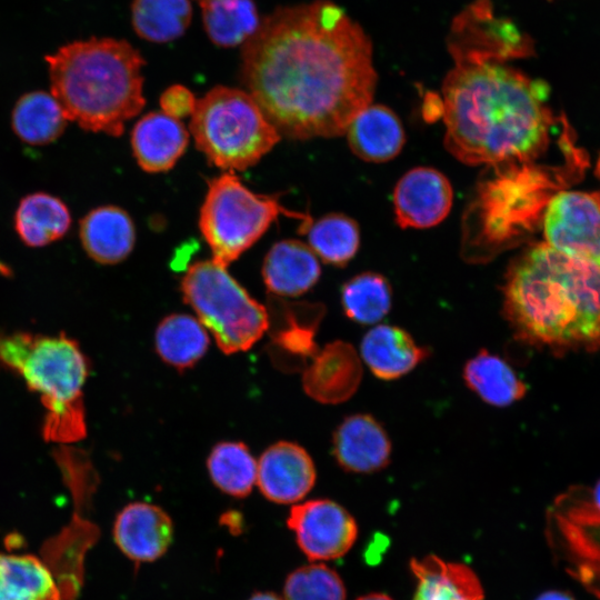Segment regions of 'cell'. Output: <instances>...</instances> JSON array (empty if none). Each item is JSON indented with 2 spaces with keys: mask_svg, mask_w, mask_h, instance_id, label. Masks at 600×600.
Instances as JSON below:
<instances>
[{
  "mask_svg": "<svg viewBox=\"0 0 600 600\" xmlns=\"http://www.w3.org/2000/svg\"><path fill=\"white\" fill-rule=\"evenodd\" d=\"M241 80L281 136H342L378 76L360 24L328 0L280 7L243 44Z\"/></svg>",
  "mask_w": 600,
  "mask_h": 600,
  "instance_id": "6da1fadb",
  "label": "cell"
},
{
  "mask_svg": "<svg viewBox=\"0 0 600 600\" xmlns=\"http://www.w3.org/2000/svg\"><path fill=\"white\" fill-rule=\"evenodd\" d=\"M453 66L442 84L444 147L469 166L527 162L546 147L549 87L507 64L532 54V40L508 19L466 10L452 24Z\"/></svg>",
  "mask_w": 600,
  "mask_h": 600,
  "instance_id": "7a4b0ae2",
  "label": "cell"
},
{
  "mask_svg": "<svg viewBox=\"0 0 600 600\" xmlns=\"http://www.w3.org/2000/svg\"><path fill=\"white\" fill-rule=\"evenodd\" d=\"M502 291L517 339L560 352L600 349V266L534 244L510 263Z\"/></svg>",
  "mask_w": 600,
  "mask_h": 600,
  "instance_id": "3957f363",
  "label": "cell"
},
{
  "mask_svg": "<svg viewBox=\"0 0 600 600\" xmlns=\"http://www.w3.org/2000/svg\"><path fill=\"white\" fill-rule=\"evenodd\" d=\"M46 60L51 94L84 130L119 137L146 104L144 60L126 40L76 41Z\"/></svg>",
  "mask_w": 600,
  "mask_h": 600,
  "instance_id": "277c9868",
  "label": "cell"
},
{
  "mask_svg": "<svg viewBox=\"0 0 600 600\" xmlns=\"http://www.w3.org/2000/svg\"><path fill=\"white\" fill-rule=\"evenodd\" d=\"M0 363L40 396L46 441L73 444L86 437L82 389L89 366L77 341L64 333L0 331Z\"/></svg>",
  "mask_w": 600,
  "mask_h": 600,
  "instance_id": "5b68a950",
  "label": "cell"
},
{
  "mask_svg": "<svg viewBox=\"0 0 600 600\" xmlns=\"http://www.w3.org/2000/svg\"><path fill=\"white\" fill-rule=\"evenodd\" d=\"M490 168L464 216L463 253L471 261L489 260L531 230L551 189L547 174L526 162Z\"/></svg>",
  "mask_w": 600,
  "mask_h": 600,
  "instance_id": "8992f818",
  "label": "cell"
},
{
  "mask_svg": "<svg viewBox=\"0 0 600 600\" xmlns=\"http://www.w3.org/2000/svg\"><path fill=\"white\" fill-rule=\"evenodd\" d=\"M190 132L208 161L227 172L254 166L281 139L247 91L223 86L197 99Z\"/></svg>",
  "mask_w": 600,
  "mask_h": 600,
  "instance_id": "52a82bcc",
  "label": "cell"
},
{
  "mask_svg": "<svg viewBox=\"0 0 600 600\" xmlns=\"http://www.w3.org/2000/svg\"><path fill=\"white\" fill-rule=\"evenodd\" d=\"M280 214L301 220V230L310 223L309 217L282 206L278 196L254 193L231 171L209 180L199 228L212 261L227 269Z\"/></svg>",
  "mask_w": 600,
  "mask_h": 600,
  "instance_id": "ba28073f",
  "label": "cell"
},
{
  "mask_svg": "<svg viewBox=\"0 0 600 600\" xmlns=\"http://www.w3.org/2000/svg\"><path fill=\"white\" fill-rule=\"evenodd\" d=\"M180 289L183 301L227 354L250 349L268 331L267 308L212 260L191 264Z\"/></svg>",
  "mask_w": 600,
  "mask_h": 600,
  "instance_id": "9c48e42d",
  "label": "cell"
},
{
  "mask_svg": "<svg viewBox=\"0 0 600 600\" xmlns=\"http://www.w3.org/2000/svg\"><path fill=\"white\" fill-rule=\"evenodd\" d=\"M544 534L554 564L600 600V480L559 494L547 511Z\"/></svg>",
  "mask_w": 600,
  "mask_h": 600,
  "instance_id": "30bf717a",
  "label": "cell"
},
{
  "mask_svg": "<svg viewBox=\"0 0 600 600\" xmlns=\"http://www.w3.org/2000/svg\"><path fill=\"white\" fill-rule=\"evenodd\" d=\"M546 243L572 258L600 266V199L581 191H560L547 203Z\"/></svg>",
  "mask_w": 600,
  "mask_h": 600,
  "instance_id": "8fae6325",
  "label": "cell"
},
{
  "mask_svg": "<svg viewBox=\"0 0 600 600\" xmlns=\"http://www.w3.org/2000/svg\"><path fill=\"white\" fill-rule=\"evenodd\" d=\"M300 550L312 561L344 556L358 536L354 518L339 503L312 499L294 504L287 519Z\"/></svg>",
  "mask_w": 600,
  "mask_h": 600,
  "instance_id": "7c38bea8",
  "label": "cell"
},
{
  "mask_svg": "<svg viewBox=\"0 0 600 600\" xmlns=\"http://www.w3.org/2000/svg\"><path fill=\"white\" fill-rule=\"evenodd\" d=\"M269 354L277 367L297 370L319 351L314 341L317 328L324 313L323 306L308 302H287L278 297L270 300Z\"/></svg>",
  "mask_w": 600,
  "mask_h": 600,
  "instance_id": "4fadbf2b",
  "label": "cell"
},
{
  "mask_svg": "<svg viewBox=\"0 0 600 600\" xmlns=\"http://www.w3.org/2000/svg\"><path fill=\"white\" fill-rule=\"evenodd\" d=\"M392 200L399 227L427 229L447 218L453 202V190L449 179L439 170L416 167L399 179Z\"/></svg>",
  "mask_w": 600,
  "mask_h": 600,
  "instance_id": "5bb4252c",
  "label": "cell"
},
{
  "mask_svg": "<svg viewBox=\"0 0 600 600\" xmlns=\"http://www.w3.org/2000/svg\"><path fill=\"white\" fill-rule=\"evenodd\" d=\"M316 468L309 453L299 444L279 441L261 454L257 483L270 501L281 504L303 499L316 482Z\"/></svg>",
  "mask_w": 600,
  "mask_h": 600,
  "instance_id": "9a60e30c",
  "label": "cell"
},
{
  "mask_svg": "<svg viewBox=\"0 0 600 600\" xmlns=\"http://www.w3.org/2000/svg\"><path fill=\"white\" fill-rule=\"evenodd\" d=\"M113 540L121 552L136 563L152 562L162 557L173 539V523L160 507L136 501L117 514Z\"/></svg>",
  "mask_w": 600,
  "mask_h": 600,
  "instance_id": "2e32d148",
  "label": "cell"
},
{
  "mask_svg": "<svg viewBox=\"0 0 600 600\" xmlns=\"http://www.w3.org/2000/svg\"><path fill=\"white\" fill-rule=\"evenodd\" d=\"M362 379V366L354 348L344 341L327 343L303 369L306 393L323 404H338L350 399Z\"/></svg>",
  "mask_w": 600,
  "mask_h": 600,
  "instance_id": "e0dca14e",
  "label": "cell"
},
{
  "mask_svg": "<svg viewBox=\"0 0 600 600\" xmlns=\"http://www.w3.org/2000/svg\"><path fill=\"white\" fill-rule=\"evenodd\" d=\"M332 447L338 464L353 473L382 470L389 464L392 451L384 428L366 413L344 418L333 433Z\"/></svg>",
  "mask_w": 600,
  "mask_h": 600,
  "instance_id": "ac0fdd59",
  "label": "cell"
},
{
  "mask_svg": "<svg viewBox=\"0 0 600 600\" xmlns=\"http://www.w3.org/2000/svg\"><path fill=\"white\" fill-rule=\"evenodd\" d=\"M130 141L134 159L143 171L166 172L184 153L189 132L180 120L163 112H150L136 123Z\"/></svg>",
  "mask_w": 600,
  "mask_h": 600,
  "instance_id": "d6986e66",
  "label": "cell"
},
{
  "mask_svg": "<svg viewBox=\"0 0 600 600\" xmlns=\"http://www.w3.org/2000/svg\"><path fill=\"white\" fill-rule=\"evenodd\" d=\"M321 267L316 253L306 243L281 240L264 257L262 278L276 297H298L309 291L319 280Z\"/></svg>",
  "mask_w": 600,
  "mask_h": 600,
  "instance_id": "ffe728a7",
  "label": "cell"
},
{
  "mask_svg": "<svg viewBox=\"0 0 600 600\" xmlns=\"http://www.w3.org/2000/svg\"><path fill=\"white\" fill-rule=\"evenodd\" d=\"M344 134L356 157L374 163L396 158L406 141L400 119L383 104L370 103L362 109L351 120Z\"/></svg>",
  "mask_w": 600,
  "mask_h": 600,
  "instance_id": "44dd1931",
  "label": "cell"
},
{
  "mask_svg": "<svg viewBox=\"0 0 600 600\" xmlns=\"http://www.w3.org/2000/svg\"><path fill=\"white\" fill-rule=\"evenodd\" d=\"M81 244L98 263L123 261L136 243V228L129 213L116 206H102L88 212L80 222Z\"/></svg>",
  "mask_w": 600,
  "mask_h": 600,
  "instance_id": "7402d4cb",
  "label": "cell"
},
{
  "mask_svg": "<svg viewBox=\"0 0 600 600\" xmlns=\"http://www.w3.org/2000/svg\"><path fill=\"white\" fill-rule=\"evenodd\" d=\"M360 352L370 371L379 379L394 380L409 373L429 354L402 328L379 324L361 340Z\"/></svg>",
  "mask_w": 600,
  "mask_h": 600,
  "instance_id": "603a6c76",
  "label": "cell"
},
{
  "mask_svg": "<svg viewBox=\"0 0 600 600\" xmlns=\"http://www.w3.org/2000/svg\"><path fill=\"white\" fill-rule=\"evenodd\" d=\"M417 580L413 600H483L480 580L463 563L448 562L437 556L411 559Z\"/></svg>",
  "mask_w": 600,
  "mask_h": 600,
  "instance_id": "cb8c5ba5",
  "label": "cell"
},
{
  "mask_svg": "<svg viewBox=\"0 0 600 600\" xmlns=\"http://www.w3.org/2000/svg\"><path fill=\"white\" fill-rule=\"evenodd\" d=\"M0 600H64L53 570L33 554L0 552Z\"/></svg>",
  "mask_w": 600,
  "mask_h": 600,
  "instance_id": "d4e9b609",
  "label": "cell"
},
{
  "mask_svg": "<svg viewBox=\"0 0 600 600\" xmlns=\"http://www.w3.org/2000/svg\"><path fill=\"white\" fill-rule=\"evenodd\" d=\"M71 223L68 207L59 198L44 192L26 196L14 214L19 238L30 247H43L62 238Z\"/></svg>",
  "mask_w": 600,
  "mask_h": 600,
  "instance_id": "484cf974",
  "label": "cell"
},
{
  "mask_svg": "<svg viewBox=\"0 0 600 600\" xmlns=\"http://www.w3.org/2000/svg\"><path fill=\"white\" fill-rule=\"evenodd\" d=\"M463 380L486 403L507 407L526 394L527 387L499 356L480 350L466 363Z\"/></svg>",
  "mask_w": 600,
  "mask_h": 600,
  "instance_id": "4316f807",
  "label": "cell"
},
{
  "mask_svg": "<svg viewBox=\"0 0 600 600\" xmlns=\"http://www.w3.org/2000/svg\"><path fill=\"white\" fill-rule=\"evenodd\" d=\"M209 343L204 327L189 314L167 316L156 329L154 346L158 354L179 371L192 368L204 356Z\"/></svg>",
  "mask_w": 600,
  "mask_h": 600,
  "instance_id": "83f0119b",
  "label": "cell"
},
{
  "mask_svg": "<svg viewBox=\"0 0 600 600\" xmlns=\"http://www.w3.org/2000/svg\"><path fill=\"white\" fill-rule=\"evenodd\" d=\"M68 118L51 92L33 91L16 103L11 124L26 143L43 146L58 139L66 129Z\"/></svg>",
  "mask_w": 600,
  "mask_h": 600,
  "instance_id": "f1b7e54d",
  "label": "cell"
},
{
  "mask_svg": "<svg viewBox=\"0 0 600 600\" xmlns=\"http://www.w3.org/2000/svg\"><path fill=\"white\" fill-rule=\"evenodd\" d=\"M200 7L204 30L218 47L244 44L261 23L252 0H206Z\"/></svg>",
  "mask_w": 600,
  "mask_h": 600,
  "instance_id": "f546056e",
  "label": "cell"
},
{
  "mask_svg": "<svg viewBox=\"0 0 600 600\" xmlns=\"http://www.w3.org/2000/svg\"><path fill=\"white\" fill-rule=\"evenodd\" d=\"M192 19L190 0H133L131 22L136 33L150 42L180 38Z\"/></svg>",
  "mask_w": 600,
  "mask_h": 600,
  "instance_id": "4dcf8cb0",
  "label": "cell"
},
{
  "mask_svg": "<svg viewBox=\"0 0 600 600\" xmlns=\"http://www.w3.org/2000/svg\"><path fill=\"white\" fill-rule=\"evenodd\" d=\"M207 468L213 484L231 497H247L257 482L258 463L242 442L217 443L208 456Z\"/></svg>",
  "mask_w": 600,
  "mask_h": 600,
  "instance_id": "1f68e13d",
  "label": "cell"
},
{
  "mask_svg": "<svg viewBox=\"0 0 600 600\" xmlns=\"http://www.w3.org/2000/svg\"><path fill=\"white\" fill-rule=\"evenodd\" d=\"M307 232L309 247L324 262L341 267L357 253L360 246L358 223L342 213H329L310 223Z\"/></svg>",
  "mask_w": 600,
  "mask_h": 600,
  "instance_id": "d6a6232c",
  "label": "cell"
},
{
  "mask_svg": "<svg viewBox=\"0 0 600 600\" xmlns=\"http://www.w3.org/2000/svg\"><path fill=\"white\" fill-rule=\"evenodd\" d=\"M344 314L359 324H374L390 310L392 289L388 279L372 271L359 273L341 288Z\"/></svg>",
  "mask_w": 600,
  "mask_h": 600,
  "instance_id": "836d02e7",
  "label": "cell"
},
{
  "mask_svg": "<svg viewBox=\"0 0 600 600\" xmlns=\"http://www.w3.org/2000/svg\"><path fill=\"white\" fill-rule=\"evenodd\" d=\"M340 576L323 563H310L293 570L283 586V600H346Z\"/></svg>",
  "mask_w": 600,
  "mask_h": 600,
  "instance_id": "e575fe53",
  "label": "cell"
},
{
  "mask_svg": "<svg viewBox=\"0 0 600 600\" xmlns=\"http://www.w3.org/2000/svg\"><path fill=\"white\" fill-rule=\"evenodd\" d=\"M197 99L194 94L182 84L168 87L160 96L161 111L177 120L192 116Z\"/></svg>",
  "mask_w": 600,
  "mask_h": 600,
  "instance_id": "d590c367",
  "label": "cell"
},
{
  "mask_svg": "<svg viewBox=\"0 0 600 600\" xmlns=\"http://www.w3.org/2000/svg\"><path fill=\"white\" fill-rule=\"evenodd\" d=\"M536 600H574L569 593L563 591H547L541 593Z\"/></svg>",
  "mask_w": 600,
  "mask_h": 600,
  "instance_id": "8d00e7d4",
  "label": "cell"
},
{
  "mask_svg": "<svg viewBox=\"0 0 600 600\" xmlns=\"http://www.w3.org/2000/svg\"><path fill=\"white\" fill-rule=\"evenodd\" d=\"M248 600H283L273 592H256Z\"/></svg>",
  "mask_w": 600,
  "mask_h": 600,
  "instance_id": "74e56055",
  "label": "cell"
},
{
  "mask_svg": "<svg viewBox=\"0 0 600 600\" xmlns=\"http://www.w3.org/2000/svg\"><path fill=\"white\" fill-rule=\"evenodd\" d=\"M357 600H392L389 596L383 593H369L358 598Z\"/></svg>",
  "mask_w": 600,
  "mask_h": 600,
  "instance_id": "f35d334b",
  "label": "cell"
},
{
  "mask_svg": "<svg viewBox=\"0 0 600 600\" xmlns=\"http://www.w3.org/2000/svg\"><path fill=\"white\" fill-rule=\"evenodd\" d=\"M11 273L10 269L0 261V274L2 276H9Z\"/></svg>",
  "mask_w": 600,
  "mask_h": 600,
  "instance_id": "ab89813d",
  "label": "cell"
},
{
  "mask_svg": "<svg viewBox=\"0 0 600 600\" xmlns=\"http://www.w3.org/2000/svg\"><path fill=\"white\" fill-rule=\"evenodd\" d=\"M199 2L206 1V0H198Z\"/></svg>",
  "mask_w": 600,
  "mask_h": 600,
  "instance_id": "60d3db41",
  "label": "cell"
}]
</instances>
